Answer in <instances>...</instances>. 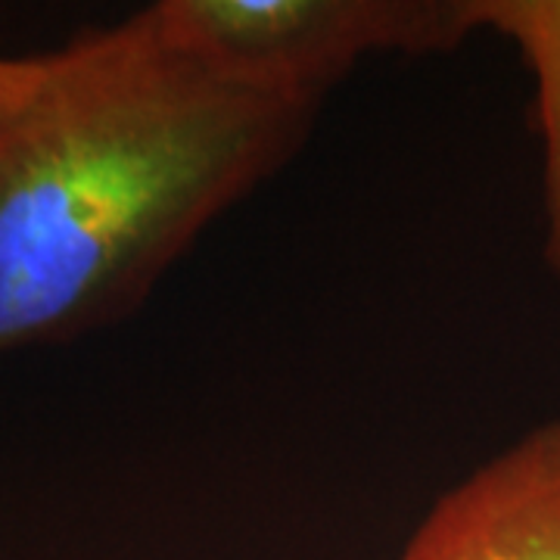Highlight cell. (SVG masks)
<instances>
[{
    "mask_svg": "<svg viewBox=\"0 0 560 560\" xmlns=\"http://www.w3.org/2000/svg\"><path fill=\"white\" fill-rule=\"evenodd\" d=\"M474 32L508 38L533 75V119L541 147V256L560 280V0H464Z\"/></svg>",
    "mask_w": 560,
    "mask_h": 560,
    "instance_id": "obj_4",
    "label": "cell"
},
{
    "mask_svg": "<svg viewBox=\"0 0 560 560\" xmlns=\"http://www.w3.org/2000/svg\"><path fill=\"white\" fill-rule=\"evenodd\" d=\"M399 560H560V418L448 486Z\"/></svg>",
    "mask_w": 560,
    "mask_h": 560,
    "instance_id": "obj_3",
    "label": "cell"
},
{
    "mask_svg": "<svg viewBox=\"0 0 560 560\" xmlns=\"http://www.w3.org/2000/svg\"><path fill=\"white\" fill-rule=\"evenodd\" d=\"M318 113L187 57L147 7L40 54L0 113V359L131 318Z\"/></svg>",
    "mask_w": 560,
    "mask_h": 560,
    "instance_id": "obj_1",
    "label": "cell"
},
{
    "mask_svg": "<svg viewBox=\"0 0 560 560\" xmlns=\"http://www.w3.org/2000/svg\"><path fill=\"white\" fill-rule=\"evenodd\" d=\"M147 10L162 38L212 72L312 103L371 57L445 54L470 38L464 0H160Z\"/></svg>",
    "mask_w": 560,
    "mask_h": 560,
    "instance_id": "obj_2",
    "label": "cell"
},
{
    "mask_svg": "<svg viewBox=\"0 0 560 560\" xmlns=\"http://www.w3.org/2000/svg\"><path fill=\"white\" fill-rule=\"evenodd\" d=\"M40 75V57H3L0 54V113L20 103Z\"/></svg>",
    "mask_w": 560,
    "mask_h": 560,
    "instance_id": "obj_5",
    "label": "cell"
}]
</instances>
